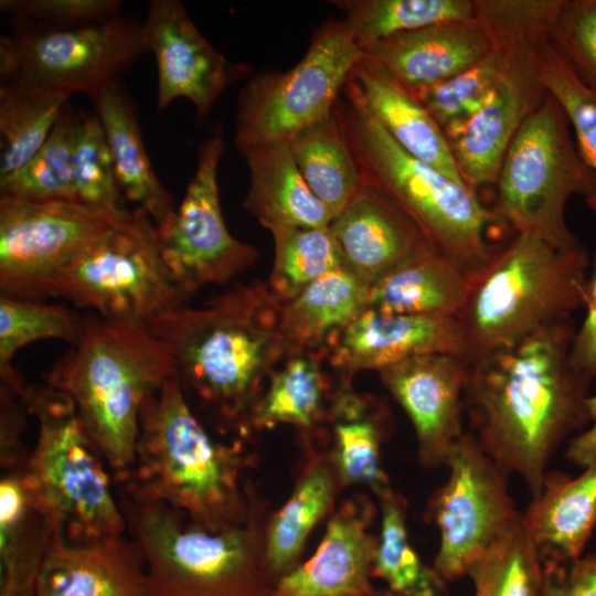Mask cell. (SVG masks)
<instances>
[{
  "label": "cell",
  "instance_id": "cell-46",
  "mask_svg": "<svg viewBox=\"0 0 596 596\" xmlns=\"http://www.w3.org/2000/svg\"><path fill=\"white\" fill-rule=\"evenodd\" d=\"M551 44L596 93V0H565Z\"/></svg>",
  "mask_w": 596,
  "mask_h": 596
},
{
  "label": "cell",
  "instance_id": "cell-34",
  "mask_svg": "<svg viewBox=\"0 0 596 596\" xmlns=\"http://www.w3.org/2000/svg\"><path fill=\"white\" fill-rule=\"evenodd\" d=\"M329 350L306 351L287 356L272 374L268 390L253 407L248 422L257 428L287 423L311 426L320 416L326 379L322 362Z\"/></svg>",
  "mask_w": 596,
  "mask_h": 596
},
{
  "label": "cell",
  "instance_id": "cell-36",
  "mask_svg": "<svg viewBox=\"0 0 596 596\" xmlns=\"http://www.w3.org/2000/svg\"><path fill=\"white\" fill-rule=\"evenodd\" d=\"M270 232L275 259L267 285L281 304L294 299L327 273L344 268L330 226L278 227Z\"/></svg>",
  "mask_w": 596,
  "mask_h": 596
},
{
  "label": "cell",
  "instance_id": "cell-21",
  "mask_svg": "<svg viewBox=\"0 0 596 596\" xmlns=\"http://www.w3.org/2000/svg\"><path fill=\"white\" fill-rule=\"evenodd\" d=\"M330 228L344 268L369 288L401 265L434 251L403 211L364 182Z\"/></svg>",
  "mask_w": 596,
  "mask_h": 596
},
{
  "label": "cell",
  "instance_id": "cell-40",
  "mask_svg": "<svg viewBox=\"0 0 596 596\" xmlns=\"http://www.w3.org/2000/svg\"><path fill=\"white\" fill-rule=\"evenodd\" d=\"M75 201L119 223L130 210L120 189L111 153L96 114L78 118L72 155Z\"/></svg>",
  "mask_w": 596,
  "mask_h": 596
},
{
  "label": "cell",
  "instance_id": "cell-9",
  "mask_svg": "<svg viewBox=\"0 0 596 596\" xmlns=\"http://www.w3.org/2000/svg\"><path fill=\"white\" fill-rule=\"evenodd\" d=\"M120 505L146 558L150 596H268L247 530L212 532L163 504L121 498Z\"/></svg>",
  "mask_w": 596,
  "mask_h": 596
},
{
  "label": "cell",
  "instance_id": "cell-5",
  "mask_svg": "<svg viewBox=\"0 0 596 596\" xmlns=\"http://www.w3.org/2000/svg\"><path fill=\"white\" fill-rule=\"evenodd\" d=\"M237 476L236 448L211 438L171 377L146 401L134 462L115 481L123 498L167 505L217 532L236 525Z\"/></svg>",
  "mask_w": 596,
  "mask_h": 596
},
{
  "label": "cell",
  "instance_id": "cell-22",
  "mask_svg": "<svg viewBox=\"0 0 596 596\" xmlns=\"http://www.w3.org/2000/svg\"><path fill=\"white\" fill-rule=\"evenodd\" d=\"M493 44L472 18L405 32L362 51L409 91L444 82L478 63Z\"/></svg>",
  "mask_w": 596,
  "mask_h": 596
},
{
  "label": "cell",
  "instance_id": "cell-45",
  "mask_svg": "<svg viewBox=\"0 0 596 596\" xmlns=\"http://www.w3.org/2000/svg\"><path fill=\"white\" fill-rule=\"evenodd\" d=\"M565 0H473V19L493 47L534 49L551 42Z\"/></svg>",
  "mask_w": 596,
  "mask_h": 596
},
{
  "label": "cell",
  "instance_id": "cell-30",
  "mask_svg": "<svg viewBox=\"0 0 596 596\" xmlns=\"http://www.w3.org/2000/svg\"><path fill=\"white\" fill-rule=\"evenodd\" d=\"M55 531L28 498L20 469L0 480V596H35L42 564Z\"/></svg>",
  "mask_w": 596,
  "mask_h": 596
},
{
  "label": "cell",
  "instance_id": "cell-28",
  "mask_svg": "<svg viewBox=\"0 0 596 596\" xmlns=\"http://www.w3.org/2000/svg\"><path fill=\"white\" fill-rule=\"evenodd\" d=\"M470 278L456 263L429 251L373 284L368 308L382 313L457 317Z\"/></svg>",
  "mask_w": 596,
  "mask_h": 596
},
{
  "label": "cell",
  "instance_id": "cell-1",
  "mask_svg": "<svg viewBox=\"0 0 596 596\" xmlns=\"http://www.w3.org/2000/svg\"><path fill=\"white\" fill-rule=\"evenodd\" d=\"M570 321L468 363L464 408L472 435L507 473L540 494L557 447L589 423L588 385L572 370Z\"/></svg>",
  "mask_w": 596,
  "mask_h": 596
},
{
  "label": "cell",
  "instance_id": "cell-51",
  "mask_svg": "<svg viewBox=\"0 0 596 596\" xmlns=\"http://www.w3.org/2000/svg\"><path fill=\"white\" fill-rule=\"evenodd\" d=\"M586 407L590 426L574 436L566 450V458L583 468L596 459V394L587 396Z\"/></svg>",
  "mask_w": 596,
  "mask_h": 596
},
{
  "label": "cell",
  "instance_id": "cell-42",
  "mask_svg": "<svg viewBox=\"0 0 596 596\" xmlns=\"http://www.w3.org/2000/svg\"><path fill=\"white\" fill-rule=\"evenodd\" d=\"M333 480L324 466L311 468L274 518L266 543V562L275 572L288 570L329 507Z\"/></svg>",
  "mask_w": 596,
  "mask_h": 596
},
{
  "label": "cell",
  "instance_id": "cell-16",
  "mask_svg": "<svg viewBox=\"0 0 596 596\" xmlns=\"http://www.w3.org/2000/svg\"><path fill=\"white\" fill-rule=\"evenodd\" d=\"M142 35L157 64L160 111L185 98L204 115L245 73L244 65L232 64L201 34L178 0H152Z\"/></svg>",
  "mask_w": 596,
  "mask_h": 596
},
{
  "label": "cell",
  "instance_id": "cell-12",
  "mask_svg": "<svg viewBox=\"0 0 596 596\" xmlns=\"http://www.w3.org/2000/svg\"><path fill=\"white\" fill-rule=\"evenodd\" d=\"M146 51L142 23L120 13L68 28L24 25L0 39V75L93 98Z\"/></svg>",
  "mask_w": 596,
  "mask_h": 596
},
{
  "label": "cell",
  "instance_id": "cell-33",
  "mask_svg": "<svg viewBox=\"0 0 596 596\" xmlns=\"http://www.w3.org/2000/svg\"><path fill=\"white\" fill-rule=\"evenodd\" d=\"M363 51L381 41L424 26L473 18V0H342L333 1Z\"/></svg>",
  "mask_w": 596,
  "mask_h": 596
},
{
  "label": "cell",
  "instance_id": "cell-32",
  "mask_svg": "<svg viewBox=\"0 0 596 596\" xmlns=\"http://www.w3.org/2000/svg\"><path fill=\"white\" fill-rule=\"evenodd\" d=\"M70 97L63 92L1 81L0 180L14 174L43 147Z\"/></svg>",
  "mask_w": 596,
  "mask_h": 596
},
{
  "label": "cell",
  "instance_id": "cell-26",
  "mask_svg": "<svg viewBox=\"0 0 596 596\" xmlns=\"http://www.w3.org/2000/svg\"><path fill=\"white\" fill-rule=\"evenodd\" d=\"M242 155L249 170L244 207L264 227H326L332 215L301 175L285 141L252 147Z\"/></svg>",
  "mask_w": 596,
  "mask_h": 596
},
{
  "label": "cell",
  "instance_id": "cell-31",
  "mask_svg": "<svg viewBox=\"0 0 596 596\" xmlns=\"http://www.w3.org/2000/svg\"><path fill=\"white\" fill-rule=\"evenodd\" d=\"M287 143L306 183L333 220L363 183L333 110L296 134Z\"/></svg>",
  "mask_w": 596,
  "mask_h": 596
},
{
  "label": "cell",
  "instance_id": "cell-29",
  "mask_svg": "<svg viewBox=\"0 0 596 596\" xmlns=\"http://www.w3.org/2000/svg\"><path fill=\"white\" fill-rule=\"evenodd\" d=\"M369 289L349 270L340 268L281 304L280 328L288 356L328 349L329 340L368 308Z\"/></svg>",
  "mask_w": 596,
  "mask_h": 596
},
{
  "label": "cell",
  "instance_id": "cell-27",
  "mask_svg": "<svg viewBox=\"0 0 596 596\" xmlns=\"http://www.w3.org/2000/svg\"><path fill=\"white\" fill-rule=\"evenodd\" d=\"M93 100L126 201L145 210L159 231L164 230L177 207L151 166L128 94L115 79L104 86Z\"/></svg>",
  "mask_w": 596,
  "mask_h": 596
},
{
  "label": "cell",
  "instance_id": "cell-37",
  "mask_svg": "<svg viewBox=\"0 0 596 596\" xmlns=\"http://www.w3.org/2000/svg\"><path fill=\"white\" fill-rule=\"evenodd\" d=\"M518 50L493 47L478 63L435 85L411 91L446 138L454 136L485 104Z\"/></svg>",
  "mask_w": 596,
  "mask_h": 596
},
{
  "label": "cell",
  "instance_id": "cell-47",
  "mask_svg": "<svg viewBox=\"0 0 596 596\" xmlns=\"http://www.w3.org/2000/svg\"><path fill=\"white\" fill-rule=\"evenodd\" d=\"M118 0H1L0 10L20 26L68 28L119 14Z\"/></svg>",
  "mask_w": 596,
  "mask_h": 596
},
{
  "label": "cell",
  "instance_id": "cell-2",
  "mask_svg": "<svg viewBox=\"0 0 596 596\" xmlns=\"http://www.w3.org/2000/svg\"><path fill=\"white\" fill-rule=\"evenodd\" d=\"M280 308L266 283H238L201 307L168 311L147 328L169 349L183 390L224 419L248 421L264 379L288 356Z\"/></svg>",
  "mask_w": 596,
  "mask_h": 596
},
{
  "label": "cell",
  "instance_id": "cell-18",
  "mask_svg": "<svg viewBox=\"0 0 596 596\" xmlns=\"http://www.w3.org/2000/svg\"><path fill=\"white\" fill-rule=\"evenodd\" d=\"M469 361L459 355H416L379 372L384 386L413 423L424 465H445L462 429Z\"/></svg>",
  "mask_w": 596,
  "mask_h": 596
},
{
  "label": "cell",
  "instance_id": "cell-11",
  "mask_svg": "<svg viewBox=\"0 0 596 596\" xmlns=\"http://www.w3.org/2000/svg\"><path fill=\"white\" fill-rule=\"evenodd\" d=\"M363 53L343 21H326L301 60L286 72H263L241 91L234 145L242 152L296 134L330 115Z\"/></svg>",
  "mask_w": 596,
  "mask_h": 596
},
{
  "label": "cell",
  "instance_id": "cell-38",
  "mask_svg": "<svg viewBox=\"0 0 596 596\" xmlns=\"http://www.w3.org/2000/svg\"><path fill=\"white\" fill-rule=\"evenodd\" d=\"M82 326L83 317L68 308L0 296L1 383L22 393L26 384L12 364L18 351L44 339H61L73 344Z\"/></svg>",
  "mask_w": 596,
  "mask_h": 596
},
{
  "label": "cell",
  "instance_id": "cell-50",
  "mask_svg": "<svg viewBox=\"0 0 596 596\" xmlns=\"http://www.w3.org/2000/svg\"><path fill=\"white\" fill-rule=\"evenodd\" d=\"M542 565V596H596V552L568 564Z\"/></svg>",
  "mask_w": 596,
  "mask_h": 596
},
{
  "label": "cell",
  "instance_id": "cell-14",
  "mask_svg": "<svg viewBox=\"0 0 596 596\" xmlns=\"http://www.w3.org/2000/svg\"><path fill=\"white\" fill-rule=\"evenodd\" d=\"M449 477L436 492L432 513L440 534L434 570L445 582L467 575L470 566L520 517L507 472L465 433L450 448Z\"/></svg>",
  "mask_w": 596,
  "mask_h": 596
},
{
  "label": "cell",
  "instance_id": "cell-3",
  "mask_svg": "<svg viewBox=\"0 0 596 596\" xmlns=\"http://www.w3.org/2000/svg\"><path fill=\"white\" fill-rule=\"evenodd\" d=\"M44 375L66 394L114 479L134 462L142 407L175 377L173 358L147 326L83 317L78 339Z\"/></svg>",
  "mask_w": 596,
  "mask_h": 596
},
{
  "label": "cell",
  "instance_id": "cell-19",
  "mask_svg": "<svg viewBox=\"0 0 596 596\" xmlns=\"http://www.w3.org/2000/svg\"><path fill=\"white\" fill-rule=\"evenodd\" d=\"M330 365L351 376L405 359L446 353L467 359L466 342L456 317L382 313L366 308L328 342Z\"/></svg>",
  "mask_w": 596,
  "mask_h": 596
},
{
  "label": "cell",
  "instance_id": "cell-43",
  "mask_svg": "<svg viewBox=\"0 0 596 596\" xmlns=\"http://www.w3.org/2000/svg\"><path fill=\"white\" fill-rule=\"evenodd\" d=\"M337 465L344 483L369 486L380 497L391 489L380 464V430L355 395L340 396L333 409Z\"/></svg>",
  "mask_w": 596,
  "mask_h": 596
},
{
  "label": "cell",
  "instance_id": "cell-35",
  "mask_svg": "<svg viewBox=\"0 0 596 596\" xmlns=\"http://www.w3.org/2000/svg\"><path fill=\"white\" fill-rule=\"evenodd\" d=\"M475 596H542L543 565L523 513L470 566Z\"/></svg>",
  "mask_w": 596,
  "mask_h": 596
},
{
  "label": "cell",
  "instance_id": "cell-44",
  "mask_svg": "<svg viewBox=\"0 0 596 596\" xmlns=\"http://www.w3.org/2000/svg\"><path fill=\"white\" fill-rule=\"evenodd\" d=\"M534 56L543 84L564 109L579 153L596 177V93L576 76L551 42L536 46ZM586 202L596 212V181Z\"/></svg>",
  "mask_w": 596,
  "mask_h": 596
},
{
  "label": "cell",
  "instance_id": "cell-41",
  "mask_svg": "<svg viewBox=\"0 0 596 596\" xmlns=\"http://www.w3.org/2000/svg\"><path fill=\"white\" fill-rule=\"evenodd\" d=\"M78 118L66 109L31 160L0 180V194L28 201H75L72 155Z\"/></svg>",
  "mask_w": 596,
  "mask_h": 596
},
{
  "label": "cell",
  "instance_id": "cell-49",
  "mask_svg": "<svg viewBox=\"0 0 596 596\" xmlns=\"http://www.w3.org/2000/svg\"><path fill=\"white\" fill-rule=\"evenodd\" d=\"M584 321L574 332L568 352V362L574 373L587 385L596 381V251L592 272L585 287Z\"/></svg>",
  "mask_w": 596,
  "mask_h": 596
},
{
  "label": "cell",
  "instance_id": "cell-52",
  "mask_svg": "<svg viewBox=\"0 0 596 596\" xmlns=\"http://www.w3.org/2000/svg\"><path fill=\"white\" fill-rule=\"evenodd\" d=\"M372 596H375V594H373ZM382 596H397V595H395L394 593L390 592V593L384 594V595H382Z\"/></svg>",
  "mask_w": 596,
  "mask_h": 596
},
{
  "label": "cell",
  "instance_id": "cell-25",
  "mask_svg": "<svg viewBox=\"0 0 596 596\" xmlns=\"http://www.w3.org/2000/svg\"><path fill=\"white\" fill-rule=\"evenodd\" d=\"M523 517L542 564L579 558L596 524V459L574 478L547 472Z\"/></svg>",
  "mask_w": 596,
  "mask_h": 596
},
{
  "label": "cell",
  "instance_id": "cell-6",
  "mask_svg": "<svg viewBox=\"0 0 596 596\" xmlns=\"http://www.w3.org/2000/svg\"><path fill=\"white\" fill-rule=\"evenodd\" d=\"M589 258L582 245L557 249L530 233H517L470 278L456 317L467 360L511 348L549 327L571 321L584 306Z\"/></svg>",
  "mask_w": 596,
  "mask_h": 596
},
{
  "label": "cell",
  "instance_id": "cell-24",
  "mask_svg": "<svg viewBox=\"0 0 596 596\" xmlns=\"http://www.w3.org/2000/svg\"><path fill=\"white\" fill-rule=\"evenodd\" d=\"M364 520L352 508L336 513L316 554L283 575L270 596H372L376 544Z\"/></svg>",
  "mask_w": 596,
  "mask_h": 596
},
{
  "label": "cell",
  "instance_id": "cell-15",
  "mask_svg": "<svg viewBox=\"0 0 596 596\" xmlns=\"http://www.w3.org/2000/svg\"><path fill=\"white\" fill-rule=\"evenodd\" d=\"M224 150L217 127L199 146L194 175L172 221L158 230L163 260L185 302L207 285L235 278L258 257L256 247L232 236L223 219L217 168Z\"/></svg>",
  "mask_w": 596,
  "mask_h": 596
},
{
  "label": "cell",
  "instance_id": "cell-13",
  "mask_svg": "<svg viewBox=\"0 0 596 596\" xmlns=\"http://www.w3.org/2000/svg\"><path fill=\"white\" fill-rule=\"evenodd\" d=\"M117 224L76 201L0 195L1 296L33 301L52 298L60 274Z\"/></svg>",
  "mask_w": 596,
  "mask_h": 596
},
{
  "label": "cell",
  "instance_id": "cell-39",
  "mask_svg": "<svg viewBox=\"0 0 596 596\" xmlns=\"http://www.w3.org/2000/svg\"><path fill=\"white\" fill-rule=\"evenodd\" d=\"M382 525L372 575L397 596H443L445 581L423 563L407 535L403 501L391 490L381 497Z\"/></svg>",
  "mask_w": 596,
  "mask_h": 596
},
{
  "label": "cell",
  "instance_id": "cell-17",
  "mask_svg": "<svg viewBox=\"0 0 596 596\" xmlns=\"http://www.w3.org/2000/svg\"><path fill=\"white\" fill-rule=\"evenodd\" d=\"M534 49H520L481 108L447 139L460 174L473 191L496 184L505 153L549 92Z\"/></svg>",
  "mask_w": 596,
  "mask_h": 596
},
{
  "label": "cell",
  "instance_id": "cell-10",
  "mask_svg": "<svg viewBox=\"0 0 596 596\" xmlns=\"http://www.w3.org/2000/svg\"><path fill=\"white\" fill-rule=\"evenodd\" d=\"M53 297L143 326L187 304L163 260L158 227L138 206L60 274Z\"/></svg>",
  "mask_w": 596,
  "mask_h": 596
},
{
  "label": "cell",
  "instance_id": "cell-8",
  "mask_svg": "<svg viewBox=\"0 0 596 596\" xmlns=\"http://www.w3.org/2000/svg\"><path fill=\"white\" fill-rule=\"evenodd\" d=\"M595 181L564 109L549 93L505 153L492 211L515 233L533 234L557 249H575L582 244L567 225L566 203L573 195L587 199Z\"/></svg>",
  "mask_w": 596,
  "mask_h": 596
},
{
  "label": "cell",
  "instance_id": "cell-4",
  "mask_svg": "<svg viewBox=\"0 0 596 596\" xmlns=\"http://www.w3.org/2000/svg\"><path fill=\"white\" fill-rule=\"evenodd\" d=\"M333 114L362 181L403 211L436 253L471 276L491 262L501 249L490 242L492 230L507 224L476 191L401 148L370 113L350 77Z\"/></svg>",
  "mask_w": 596,
  "mask_h": 596
},
{
  "label": "cell",
  "instance_id": "cell-23",
  "mask_svg": "<svg viewBox=\"0 0 596 596\" xmlns=\"http://www.w3.org/2000/svg\"><path fill=\"white\" fill-rule=\"evenodd\" d=\"M350 78L370 113L401 148L466 184L444 131L408 88L364 55Z\"/></svg>",
  "mask_w": 596,
  "mask_h": 596
},
{
  "label": "cell",
  "instance_id": "cell-48",
  "mask_svg": "<svg viewBox=\"0 0 596 596\" xmlns=\"http://www.w3.org/2000/svg\"><path fill=\"white\" fill-rule=\"evenodd\" d=\"M28 409L22 393L9 385H0V461L1 469H21L30 454L24 447L25 414Z\"/></svg>",
  "mask_w": 596,
  "mask_h": 596
},
{
  "label": "cell",
  "instance_id": "cell-20",
  "mask_svg": "<svg viewBox=\"0 0 596 596\" xmlns=\"http://www.w3.org/2000/svg\"><path fill=\"white\" fill-rule=\"evenodd\" d=\"M35 596H150L142 550L125 534L72 541L55 529Z\"/></svg>",
  "mask_w": 596,
  "mask_h": 596
},
{
  "label": "cell",
  "instance_id": "cell-7",
  "mask_svg": "<svg viewBox=\"0 0 596 596\" xmlns=\"http://www.w3.org/2000/svg\"><path fill=\"white\" fill-rule=\"evenodd\" d=\"M22 398L38 425L34 446L20 469L29 500L68 540L124 535L127 521L107 465L73 401L45 383L26 384Z\"/></svg>",
  "mask_w": 596,
  "mask_h": 596
}]
</instances>
